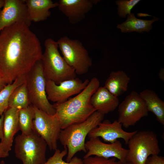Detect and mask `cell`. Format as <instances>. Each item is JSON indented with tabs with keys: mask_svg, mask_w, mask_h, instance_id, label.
<instances>
[{
	"mask_svg": "<svg viewBox=\"0 0 164 164\" xmlns=\"http://www.w3.org/2000/svg\"><path fill=\"white\" fill-rule=\"evenodd\" d=\"M123 164H132L131 163L128 162H125V163H123Z\"/></svg>",
	"mask_w": 164,
	"mask_h": 164,
	"instance_id": "d590c367",
	"label": "cell"
},
{
	"mask_svg": "<svg viewBox=\"0 0 164 164\" xmlns=\"http://www.w3.org/2000/svg\"><path fill=\"white\" fill-rule=\"evenodd\" d=\"M55 151L53 155L42 164H83V160L76 156H74L69 162L64 161L63 159L67 153V149L66 147H64V149L62 151L57 149Z\"/></svg>",
	"mask_w": 164,
	"mask_h": 164,
	"instance_id": "d4e9b609",
	"label": "cell"
},
{
	"mask_svg": "<svg viewBox=\"0 0 164 164\" xmlns=\"http://www.w3.org/2000/svg\"><path fill=\"white\" fill-rule=\"evenodd\" d=\"M0 164H6L5 162V161L3 160H2L0 162Z\"/></svg>",
	"mask_w": 164,
	"mask_h": 164,
	"instance_id": "e575fe53",
	"label": "cell"
},
{
	"mask_svg": "<svg viewBox=\"0 0 164 164\" xmlns=\"http://www.w3.org/2000/svg\"><path fill=\"white\" fill-rule=\"evenodd\" d=\"M154 18L150 20L138 19L134 13L127 15L126 20L123 22L118 24L117 27L121 29L122 32L125 33L134 31L139 33L143 32H149L152 29V24L159 19Z\"/></svg>",
	"mask_w": 164,
	"mask_h": 164,
	"instance_id": "44dd1931",
	"label": "cell"
},
{
	"mask_svg": "<svg viewBox=\"0 0 164 164\" xmlns=\"http://www.w3.org/2000/svg\"><path fill=\"white\" fill-rule=\"evenodd\" d=\"M26 76L25 75L18 77L12 84H7L0 93V117L8 108L9 100L11 94L16 87L26 81Z\"/></svg>",
	"mask_w": 164,
	"mask_h": 164,
	"instance_id": "cb8c5ba5",
	"label": "cell"
},
{
	"mask_svg": "<svg viewBox=\"0 0 164 164\" xmlns=\"http://www.w3.org/2000/svg\"><path fill=\"white\" fill-rule=\"evenodd\" d=\"M104 114L96 111L84 121L70 125L62 129L58 140L67 149L66 162H69L77 152L86 153V137L93 129L102 122Z\"/></svg>",
	"mask_w": 164,
	"mask_h": 164,
	"instance_id": "3957f363",
	"label": "cell"
},
{
	"mask_svg": "<svg viewBox=\"0 0 164 164\" xmlns=\"http://www.w3.org/2000/svg\"><path fill=\"white\" fill-rule=\"evenodd\" d=\"M4 116L3 114L0 117V140H1L3 137V127Z\"/></svg>",
	"mask_w": 164,
	"mask_h": 164,
	"instance_id": "f546056e",
	"label": "cell"
},
{
	"mask_svg": "<svg viewBox=\"0 0 164 164\" xmlns=\"http://www.w3.org/2000/svg\"><path fill=\"white\" fill-rule=\"evenodd\" d=\"M85 146L87 152L83 159L94 155L105 159L115 158L123 164L126 162L128 150L124 148L118 140L107 144L102 142L98 137L90 138L85 143Z\"/></svg>",
	"mask_w": 164,
	"mask_h": 164,
	"instance_id": "7c38bea8",
	"label": "cell"
},
{
	"mask_svg": "<svg viewBox=\"0 0 164 164\" xmlns=\"http://www.w3.org/2000/svg\"><path fill=\"white\" fill-rule=\"evenodd\" d=\"M83 164H123L115 158L105 159L96 156L83 159Z\"/></svg>",
	"mask_w": 164,
	"mask_h": 164,
	"instance_id": "4316f807",
	"label": "cell"
},
{
	"mask_svg": "<svg viewBox=\"0 0 164 164\" xmlns=\"http://www.w3.org/2000/svg\"><path fill=\"white\" fill-rule=\"evenodd\" d=\"M0 11V32L5 28L18 22L30 26L25 0H4Z\"/></svg>",
	"mask_w": 164,
	"mask_h": 164,
	"instance_id": "4fadbf2b",
	"label": "cell"
},
{
	"mask_svg": "<svg viewBox=\"0 0 164 164\" xmlns=\"http://www.w3.org/2000/svg\"><path fill=\"white\" fill-rule=\"evenodd\" d=\"M89 82L88 79L82 81L75 78L57 85L51 80H46V90L48 99L55 103L65 102L70 97L80 93Z\"/></svg>",
	"mask_w": 164,
	"mask_h": 164,
	"instance_id": "8fae6325",
	"label": "cell"
},
{
	"mask_svg": "<svg viewBox=\"0 0 164 164\" xmlns=\"http://www.w3.org/2000/svg\"><path fill=\"white\" fill-rule=\"evenodd\" d=\"M98 0H60L59 9L67 18L71 24H75L83 20Z\"/></svg>",
	"mask_w": 164,
	"mask_h": 164,
	"instance_id": "9a60e30c",
	"label": "cell"
},
{
	"mask_svg": "<svg viewBox=\"0 0 164 164\" xmlns=\"http://www.w3.org/2000/svg\"><path fill=\"white\" fill-rule=\"evenodd\" d=\"M144 101L148 111L153 113L157 121L164 125V102L154 91L145 89L139 94Z\"/></svg>",
	"mask_w": 164,
	"mask_h": 164,
	"instance_id": "ffe728a7",
	"label": "cell"
},
{
	"mask_svg": "<svg viewBox=\"0 0 164 164\" xmlns=\"http://www.w3.org/2000/svg\"><path fill=\"white\" fill-rule=\"evenodd\" d=\"M121 124L117 120L111 123L106 120L100 123L88 135L89 138L101 137L105 142L113 143L119 138L123 139L128 144L130 139L137 132H128L124 131Z\"/></svg>",
	"mask_w": 164,
	"mask_h": 164,
	"instance_id": "5bb4252c",
	"label": "cell"
},
{
	"mask_svg": "<svg viewBox=\"0 0 164 164\" xmlns=\"http://www.w3.org/2000/svg\"><path fill=\"white\" fill-rule=\"evenodd\" d=\"M44 46L41 60L46 80L58 85L64 81L76 78L75 70L60 54L57 41L48 38L45 41Z\"/></svg>",
	"mask_w": 164,
	"mask_h": 164,
	"instance_id": "277c9868",
	"label": "cell"
},
{
	"mask_svg": "<svg viewBox=\"0 0 164 164\" xmlns=\"http://www.w3.org/2000/svg\"><path fill=\"white\" fill-rule=\"evenodd\" d=\"M90 102L96 111L104 114L114 111L119 105L118 97L104 86L99 87L92 95Z\"/></svg>",
	"mask_w": 164,
	"mask_h": 164,
	"instance_id": "e0dca14e",
	"label": "cell"
},
{
	"mask_svg": "<svg viewBox=\"0 0 164 164\" xmlns=\"http://www.w3.org/2000/svg\"><path fill=\"white\" fill-rule=\"evenodd\" d=\"M19 108H8L4 113L3 137L1 143L4 150L9 152L12 149L14 136L19 131Z\"/></svg>",
	"mask_w": 164,
	"mask_h": 164,
	"instance_id": "2e32d148",
	"label": "cell"
},
{
	"mask_svg": "<svg viewBox=\"0 0 164 164\" xmlns=\"http://www.w3.org/2000/svg\"><path fill=\"white\" fill-rule=\"evenodd\" d=\"M137 15L138 17H145L147 16H151L147 13H138L137 14Z\"/></svg>",
	"mask_w": 164,
	"mask_h": 164,
	"instance_id": "d6a6232c",
	"label": "cell"
},
{
	"mask_svg": "<svg viewBox=\"0 0 164 164\" xmlns=\"http://www.w3.org/2000/svg\"><path fill=\"white\" fill-rule=\"evenodd\" d=\"M30 104L26 80L16 87L11 94L9 100L8 108L21 109L26 108Z\"/></svg>",
	"mask_w": 164,
	"mask_h": 164,
	"instance_id": "7402d4cb",
	"label": "cell"
},
{
	"mask_svg": "<svg viewBox=\"0 0 164 164\" xmlns=\"http://www.w3.org/2000/svg\"><path fill=\"white\" fill-rule=\"evenodd\" d=\"M6 85L0 77V93L4 88Z\"/></svg>",
	"mask_w": 164,
	"mask_h": 164,
	"instance_id": "1f68e13d",
	"label": "cell"
},
{
	"mask_svg": "<svg viewBox=\"0 0 164 164\" xmlns=\"http://www.w3.org/2000/svg\"><path fill=\"white\" fill-rule=\"evenodd\" d=\"M130 78L122 70L112 71L104 87L112 94L118 97L127 90Z\"/></svg>",
	"mask_w": 164,
	"mask_h": 164,
	"instance_id": "d6986e66",
	"label": "cell"
},
{
	"mask_svg": "<svg viewBox=\"0 0 164 164\" xmlns=\"http://www.w3.org/2000/svg\"></svg>",
	"mask_w": 164,
	"mask_h": 164,
	"instance_id": "8d00e7d4",
	"label": "cell"
},
{
	"mask_svg": "<svg viewBox=\"0 0 164 164\" xmlns=\"http://www.w3.org/2000/svg\"><path fill=\"white\" fill-rule=\"evenodd\" d=\"M34 117V106L32 104L20 109L19 113V125L21 134L27 135L33 130V121Z\"/></svg>",
	"mask_w": 164,
	"mask_h": 164,
	"instance_id": "603a6c76",
	"label": "cell"
},
{
	"mask_svg": "<svg viewBox=\"0 0 164 164\" xmlns=\"http://www.w3.org/2000/svg\"><path fill=\"white\" fill-rule=\"evenodd\" d=\"M145 164H164V158L158 155H154L149 157Z\"/></svg>",
	"mask_w": 164,
	"mask_h": 164,
	"instance_id": "83f0119b",
	"label": "cell"
},
{
	"mask_svg": "<svg viewBox=\"0 0 164 164\" xmlns=\"http://www.w3.org/2000/svg\"><path fill=\"white\" fill-rule=\"evenodd\" d=\"M9 152L5 151L0 142V158H5L9 155Z\"/></svg>",
	"mask_w": 164,
	"mask_h": 164,
	"instance_id": "f1b7e54d",
	"label": "cell"
},
{
	"mask_svg": "<svg viewBox=\"0 0 164 164\" xmlns=\"http://www.w3.org/2000/svg\"><path fill=\"white\" fill-rule=\"evenodd\" d=\"M99 86V81L94 77L77 96L65 102L53 104L61 129L84 121L96 111L91 103L90 99Z\"/></svg>",
	"mask_w": 164,
	"mask_h": 164,
	"instance_id": "7a4b0ae2",
	"label": "cell"
},
{
	"mask_svg": "<svg viewBox=\"0 0 164 164\" xmlns=\"http://www.w3.org/2000/svg\"><path fill=\"white\" fill-rule=\"evenodd\" d=\"M4 1V0H0V9L3 7Z\"/></svg>",
	"mask_w": 164,
	"mask_h": 164,
	"instance_id": "836d02e7",
	"label": "cell"
},
{
	"mask_svg": "<svg viewBox=\"0 0 164 164\" xmlns=\"http://www.w3.org/2000/svg\"><path fill=\"white\" fill-rule=\"evenodd\" d=\"M34 108L33 130L45 140L50 150H55L62 130L58 117L55 114L50 115L34 106Z\"/></svg>",
	"mask_w": 164,
	"mask_h": 164,
	"instance_id": "9c48e42d",
	"label": "cell"
},
{
	"mask_svg": "<svg viewBox=\"0 0 164 164\" xmlns=\"http://www.w3.org/2000/svg\"><path fill=\"white\" fill-rule=\"evenodd\" d=\"M29 26L18 22L0 32V76L6 84L27 74L41 60L40 42Z\"/></svg>",
	"mask_w": 164,
	"mask_h": 164,
	"instance_id": "6da1fadb",
	"label": "cell"
},
{
	"mask_svg": "<svg viewBox=\"0 0 164 164\" xmlns=\"http://www.w3.org/2000/svg\"><path fill=\"white\" fill-rule=\"evenodd\" d=\"M57 42L63 57L76 74L83 75L88 72L92 65V60L80 41L65 36Z\"/></svg>",
	"mask_w": 164,
	"mask_h": 164,
	"instance_id": "ba28073f",
	"label": "cell"
},
{
	"mask_svg": "<svg viewBox=\"0 0 164 164\" xmlns=\"http://www.w3.org/2000/svg\"><path fill=\"white\" fill-rule=\"evenodd\" d=\"M159 79L162 81L164 80V70L163 68H162L160 70L159 73Z\"/></svg>",
	"mask_w": 164,
	"mask_h": 164,
	"instance_id": "4dcf8cb0",
	"label": "cell"
},
{
	"mask_svg": "<svg viewBox=\"0 0 164 164\" xmlns=\"http://www.w3.org/2000/svg\"><path fill=\"white\" fill-rule=\"evenodd\" d=\"M26 81L30 104L48 114L54 115L55 109L47 97L46 79L41 60L37 62L27 74Z\"/></svg>",
	"mask_w": 164,
	"mask_h": 164,
	"instance_id": "8992f818",
	"label": "cell"
},
{
	"mask_svg": "<svg viewBox=\"0 0 164 164\" xmlns=\"http://www.w3.org/2000/svg\"><path fill=\"white\" fill-rule=\"evenodd\" d=\"M126 162L132 164H145L150 155L161 151L156 135L149 130L137 132L129 140Z\"/></svg>",
	"mask_w": 164,
	"mask_h": 164,
	"instance_id": "52a82bcc",
	"label": "cell"
},
{
	"mask_svg": "<svg viewBox=\"0 0 164 164\" xmlns=\"http://www.w3.org/2000/svg\"><path fill=\"white\" fill-rule=\"evenodd\" d=\"M29 20L38 22L46 20L50 15V9L57 7L51 0H25Z\"/></svg>",
	"mask_w": 164,
	"mask_h": 164,
	"instance_id": "ac0fdd59",
	"label": "cell"
},
{
	"mask_svg": "<svg viewBox=\"0 0 164 164\" xmlns=\"http://www.w3.org/2000/svg\"><path fill=\"white\" fill-rule=\"evenodd\" d=\"M140 0H117L116 2L117 5L118 13L121 17L125 18L127 15L131 13L132 9Z\"/></svg>",
	"mask_w": 164,
	"mask_h": 164,
	"instance_id": "484cf974",
	"label": "cell"
},
{
	"mask_svg": "<svg viewBox=\"0 0 164 164\" xmlns=\"http://www.w3.org/2000/svg\"><path fill=\"white\" fill-rule=\"evenodd\" d=\"M118 121L124 127L134 126L148 115L145 103L136 92L133 91L118 105Z\"/></svg>",
	"mask_w": 164,
	"mask_h": 164,
	"instance_id": "30bf717a",
	"label": "cell"
},
{
	"mask_svg": "<svg viewBox=\"0 0 164 164\" xmlns=\"http://www.w3.org/2000/svg\"><path fill=\"white\" fill-rule=\"evenodd\" d=\"M47 146L33 130L28 134H19L15 138V156L22 164H42L46 161Z\"/></svg>",
	"mask_w": 164,
	"mask_h": 164,
	"instance_id": "5b68a950",
	"label": "cell"
}]
</instances>
